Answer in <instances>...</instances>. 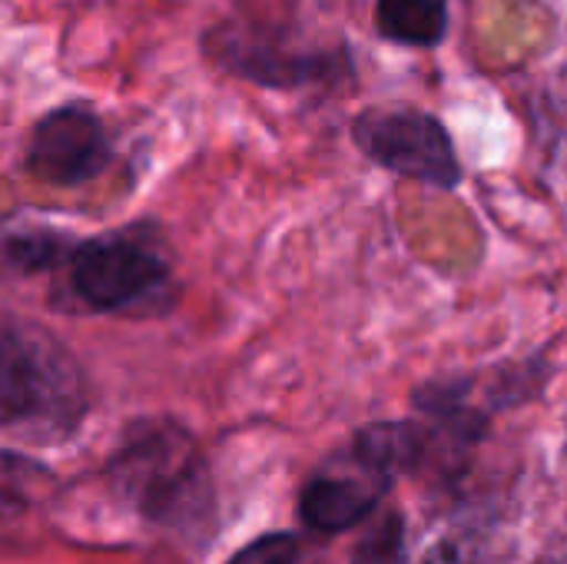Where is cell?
I'll use <instances>...</instances> for the list:
<instances>
[{
    "label": "cell",
    "mask_w": 567,
    "mask_h": 564,
    "mask_svg": "<svg viewBox=\"0 0 567 564\" xmlns=\"http://www.w3.org/2000/svg\"><path fill=\"white\" fill-rule=\"evenodd\" d=\"M110 479L140 515L159 525H186L209 512L203 455L179 425H136L113 455Z\"/></svg>",
    "instance_id": "cell-1"
},
{
    "label": "cell",
    "mask_w": 567,
    "mask_h": 564,
    "mask_svg": "<svg viewBox=\"0 0 567 564\" xmlns=\"http://www.w3.org/2000/svg\"><path fill=\"white\" fill-rule=\"evenodd\" d=\"M379 33L409 43V47H435L445 37V3L442 0H379L375 7Z\"/></svg>",
    "instance_id": "cell-9"
},
{
    "label": "cell",
    "mask_w": 567,
    "mask_h": 564,
    "mask_svg": "<svg viewBox=\"0 0 567 564\" xmlns=\"http://www.w3.org/2000/svg\"><path fill=\"white\" fill-rule=\"evenodd\" d=\"M352 564H405V525L399 515L379 519L359 542Z\"/></svg>",
    "instance_id": "cell-10"
},
{
    "label": "cell",
    "mask_w": 567,
    "mask_h": 564,
    "mask_svg": "<svg viewBox=\"0 0 567 564\" xmlns=\"http://www.w3.org/2000/svg\"><path fill=\"white\" fill-rule=\"evenodd\" d=\"M392 482L375 475L369 465H362L355 455L342 469H326L319 472L306 489H302V522L316 532H342L359 525L382 499V492Z\"/></svg>",
    "instance_id": "cell-6"
},
{
    "label": "cell",
    "mask_w": 567,
    "mask_h": 564,
    "mask_svg": "<svg viewBox=\"0 0 567 564\" xmlns=\"http://www.w3.org/2000/svg\"><path fill=\"white\" fill-rule=\"evenodd\" d=\"M229 564H306L302 542L296 535H266L239 552Z\"/></svg>",
    "instance_id": "cell-12"
},
{
    "label": "cell",
    "mask_w": 567,
    "mask_h": 564,
    "mask_svg": "<svg viewBox=\"0 0 567 564\" xmlns=\"http://www.w3.org/2000/svg\"><path fill=\"white\" fill-rule=\"evenodd\" d=\"M425 564H482V558L465 542H442V545L432 548V555L425 558Z\"/></svg>",
    "instance_id": "cell-14"
},
{
    "label": "cell",
    "mask_w": 567,
    "mask_h": 564,
    "mask_svg": "<svg viewBox=\"0 0 567 564\" xmlns=\"http://www.w3.org/2000/svg\"><path fill=\"white\" fill-rule=\"evenodd\" d=\"M352 136L369 160L392 173L439 189L462 183V166L445 126L422 110H365L352 123Z\"/></svg>",
    "instance_id": "cell-3"
},
{
    "label": "cell",
    "mask_w": 567,
    "mask_h": 564,
    "mask_svg": "<svg viewBox=\"0 0 567 564\" xmlns=\"http://www.w3.org/2000/svg\"><path fill=\"white\" fill-rule=\"evenodd\" d=\"M7 259L23 269V273H40L47 266L56 263L60 256V246H56V236L50 233H20V236H10L7 246H3Z\"/></svg>",
    "instance_id": "cell-11"
},
{
    "label": "cell",
    "mask_w": 567,
    "mask_h": 564,
    "mask_svg": "<svg viewBox=\"0 0 567 564\" xmlns=\"http://www.w3.org/2000/svg\"><path fill=\"white\" fill-rule=\"evenodd\" d=\"M352 455L362 465H369L375 475L392 482L395 475L412 472L419 465V459L425 455V435L415 425H409V422L369 425V429L359 432Z\"/></svg>",
    "instance_id": "cell-8"
},
{
    "label": "cell",
    "mask_w": 567,
    "mask_h": 564,
    "mask_svg": "<svg viewBox=\"0 0 567 564\" xmlns=\"http://www.w3.org/2000/svg\"><path fill=\"white\" fill-rule=\"evenodd\" d=\"M30 475H33V465L0 455V499H23V492L30 489Z\"/></svg>",
    "instance_id": "cell-13"
},
{
    "label": "cell",
    "mask_w": 567,
    "mask_h": 564,
    "mask_svg": "<svg viewBox=\"0 0 567 564\" xmlns=\"http://www.w3.org/2000/svg\"><path fill=\"white\" fill-rule=\"evenodd\" d=\"M70 276H73L76 296L90 309L120 312L153 296L166 283L169 263L156 249V243L126 229V233H106V236L86 239L73 253Z\"/></svg>",
    "instance_id": "cell-4"
},
{
    "label": "cell",
    "mask_w": 567,
    "mask_h": 564,
    "mask_svg": "<svg viewBox=\"0 0 567 564\" xmlns=\"http://www.w3.org/2000/svg\"><path fill=\"white\" fill-rule=\"evenodd\" d=\"M110 163V143L100 116L90 106L50 110L30 133L27 170L50 186H80L100 176Z\"/></svg>",
    "instance_id": "cell-5"
},
{
    "label": "cell",
    "mask_w": 567,
    "mask_h": 564,
    "mask_svg": "<svg viewBox=\"0 0 567 564\" xmlns=\"http://www.w3.org/2000/svg\"><path fill=\"white\" fill-rule=\"evenodd\" d=\"M213 53L219 63H226L233 73L266 83V86H296L316 73H322V60L286 53L262 37H252L246 30H219L213 37Z\"/></svg>",
    "instance_id": "cell-7"
},
{
    "label": "cell",
    "mask_w": 567,
    "mask_h": 564,
    "mask_svg": "<svg viewBox=\"0 0 567 564\" xmlns=\"http://www.w3.org/2000/svg\"><path fill=\"white\" fill-rule=\"evenodd\" d=\"M83 412L80 372L33 322L0 319V425H66Z\"/></svg>",
    "instance_id": "cell-2"
}]
</instances>
